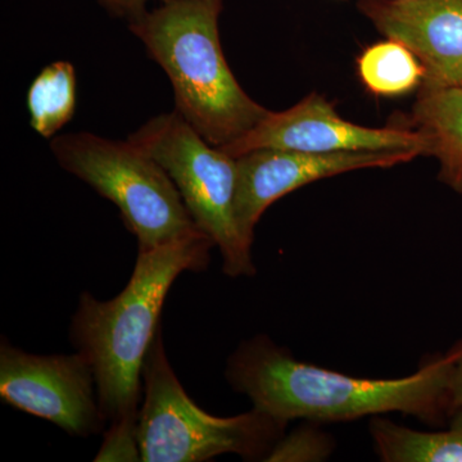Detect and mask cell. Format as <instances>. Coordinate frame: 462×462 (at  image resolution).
Segmentation results:
<instances>
[{"instance_id": "obj_1", "label": "cell", "mask_w": 462, "mask_h": 462, "mask_svg": "<svg viewBox=\"0 0 462 462\" xmlns=\"http://www.w3.org/2000/svg\"><path fill=\"white\" fill-rule=\"evenodd\" d=\"M452 372L454 360L447 352L403 378H360L303 363L266 336H257L230 356L226 379L254 407L288 424L400 412L440 425L448 419Z\"/></svg>"}, {"instance_id": "obj_2", "label": "cell", "mask_w": 462, "mask_h": 462, "mask_svg": "<svg viewBox=\"0 0 462 462\" xmlns=\"http://www.w3.org/2000/svg\"><path fill=\"white\" fill-rule=\"evenodd\" d=\"M214 242L202 231L139 252L132 278L114 300L85 291L71 325L78 352L89 361L106 420L138 419L143 367L160 333L163 303L185 272H205Z\"/></svg>"}, {"instance_id": "obj_3", "label": "cell", "mask_w": 462, "mask_h": 462, "mask_svg": "<svg viewBox=\"0 0 462 462\" xmlns=\"http://www.w3.org/2000/svg\"><path fill=\"white\" fill-rule=\"evenodd\" d=\"M221 12L223 0H167L129 27L169 76L175 111L209 144L225 148L270 111L243 90L227 65Z\"/></svg>"}, {"instance_id": "obj_4", "label": "cell", "mask_w": 462, "mask_h": 462, "mask_svg": "<svg viewBox=\"0 0 462 462\" xmlns=\"http://www.w3.org/2000/svg\"><path fill=\"white\" fill-rule=\"evenodd\" d=\"M143 391L136 430L144 462H202L224 454L264 461L288 425L256 407L231 418L203 411L173 373L161 330L144 361Z\"/></svg>"}, {"instance_id": "obj_5", "label": "cell", "mask_w": 462, "mask_h": 462, "mask_svg": "<svg viewBox=\"0 0 462 462\" xmlns=\"http://www.w3.org/2000/svg\"><path fill=\"white\" fill-rule=\"evenodd\" d=\"M51 149L66 171L120 209L139 252L200 231L163 167L132 142L67 134L54 139Z\"/></svg>"}, {"instance_id": "obj_6", "label": "cell", "mask_w": 462, "mask_h": 462, "mask_svg": "<svg viewBox=\"0 0 462 462\" xmlns=\"http://www.w3.org/2000/svg\"><path fill=\"white\" fill-rule=\"evenodd\" d=\"M163 167L199 229L214 242L231 278L256 273L252 245L236 216V158L209 144L178 112L149 120L129 136Z\"/></svg>"}, {"instance_id": "obj_7", "label": "cell", "mask_w": 462, "mask_h": 462, "mask_svg": "<svg viewBox=\"0 0 462 462\" xmlns=\"http://www.w3.org/2000/svg\"><path fill=\"white\" fill-rule=\"evenodd\" d=\"M89 361L74 355H32L3 340L0 397L14 409L53 422L69 436L89 438L107 421Z\"/></svg>"}, {"instance_id": "obj_8", "label": "cell", "mask_w": 462, "mask_h": 462, "mask_svg": "<svg viewBox=\"0 0 462 462\" xmlns=\"http://www.w3.org/2000/svg\"><path fill=\"white\" fill-rule=\"evenodd\" d=\"M236 158L257 149H288L307 153L411 151L428 156V142L407 124L369 127L346 121L329 100L312 93L293 107L272 112L251 132L221 148Z\"/></svg>"}, {"instance_id": "obj_9", "label": "cell", "mask_w": 462, "mask_h": 462, "mask_svg": "<svg viewBox=\"0 0 462 462\" xmlns=\"http://www.w3.org/2000/svg\"><path fill=\"white\" fill-rule=\"evenodd\" d=\"M420 157L411 151L307 153L257 149L236 157V216L243 236L254 243V227L276 200L311 182L364 169H389Z\"/></svg>"}, {"instance_id": "obj_10", "label": "cell", "mask_w": 462, "mask_h": 462, "mask_svg": "<svg viewBox=\"0 0 462 462\" xmlns=\"http://www.w3.org/2000/svg\"><path fill=\"white\" fill-rule=\"evenodd\" d=\"M357 9L420 60V89L462 87V0H358Z\"/></svg>"}, {"instance_id": "obj_11", "label": "cell", "mask_w": 462, "mask_h": 462, "mask_svg": "<svg viewBox=\"0 0 462 462\" xmlns=\"http://www.w3.org/2000/svg\"><path fill=\"white\" fill-rule=\"evenodd\" d=\"M407 125L427 139L439 180L462 194V87L419 90Z\"/></svg>"}, {"instance_id": "obj_12", "label": "cell", "mask_w": 462, "mask_h": 462, "mask_svg": "<svg viewBox=\"0 0 462 462\" xmlns=\"http://www.w3.org/2000/svg\"><path fill=\"white\" fill-rule=\"evenodd\" d=\"M448 430L422 431L374 416L370 436L384 462H462V409L449 416Z\"/></svg>"}, {"instance_id": "obj_13", "label": "cell", "mask_w": 462, "mask_h": 462, "mask_svg": "<svg viewBox=\"0 0 462 462\" xmlns=\"http://www.w3.org/2000/svg\"><path fill=\"white\" fill-rule=\"evenodd\" d=\"M365 89L375 97L398 98L420 89L424 67L402 42L385 38L370 45L356 60Z\"/></svg>"}, {"instance_id": "obj_14", "label": "cell", "mask_w": 462, "mask_h": 462, "mask_svg": "<svg viewBox=\"0 0 462 462\" xmlns=\"http://www.w3.org/2000/svg\"><path fill=\"white\" fill-rule=\"evenodd\" d=\"M30 124L36 133L51 138L75 114L76 74L67 60L45 67L27 93Z\"/></svg>"}, {"instance_id": "obj_15", "label": "cell", "mask_w": 462, "mask_h": 462, "mask_svg": "<svg viewBox=\"0 0 462 462\" xmlns=\"http://www.w3.org/2000/svg\"><path fill=\"white\" fill-rule=\"evenodd\" d=\"M309 424L307 421L291 433H284L264 461H322L328 458L334 449L333 439Z\"/></svg>"}, {"instance_id": "obj_16", "label": "cell", "mask_w": 462, "mask_h": 462, "mask_svg": "<svg viewBox=\"0 0 462 462\" xmlns=\"http://www.w3.org/2000/svg\"><path fill=\"white\" fill-rule=\"evenodd\" d=\"M136 427L138 419L111 422L96 461H142Z\"/></svg>"}, {"instance_id": "obj_17", "label": "cell", "mask_w": 462, "mask_h": 462, "mask_svg": "<svg viewBox=\"0 0 462 462\" xmlns=\"http://www.w3.org/2000/svg\"><path fill=\"white\" fill-rule=\"evenodd\" d=\"M454 360L451 384H449L448 419L457 410L462 409V339L448 351Z\"/></svg>"}, {"instance_id": "obj_18", "label": "cell", "mask_w": 462, "mask_h": 462, "mask_svg": "<svg viewBox=\"0 0 462 462\" xmlns=\"http://www.w3.org/2000/svg\"><path fill=\"white\" fill-rule=\"evenodd\" d=\"M106 8L117 16L133 21L147 12L145 5L148 0H99Z\"/></svg>"}, {"instance_id": "obj_19", "label": "cell", "mask_w": 462, "mask_h": 462, "mask_svg": "<svg viewBox=\"0 0 462 462\" xmlns=\"http://www.w3.org/2000/svg\"><path fill=\"white\" fill-rule=\"evenodd\" d=\"M161 2H162V3H163V2H167V0H161Z\"/></svg>"}]
</instances>
